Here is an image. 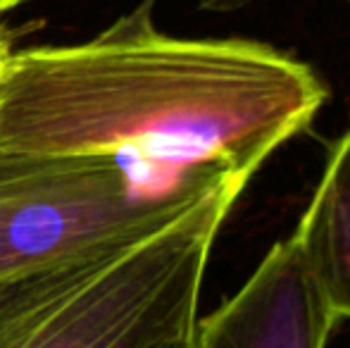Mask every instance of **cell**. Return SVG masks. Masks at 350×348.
Returning <instances> with one entry per match:
<instances>
[{"label": "cell", "instance_id": "277c9868", "mask_svg": "<svg viewBox=\"0 0 350 348\" xmlns=\"http://www.w3.org/2000/svg\"><path fill=\"white\" fill-rule=\"evenodd\" d=\"M338 320L291 234L229 301L196 322L193 348H327Z\"/></svg>", "mask_w": 350, "mask_h": 348}, {"label": "cell", "instance_id": "6da1fadb", "mask_svg": "<svg viewBox=\"0 0 350 348\" xmlns=\"http://www.w3.org/2000/svg\"><path fill=\"white\" fill-rule=\"evenodd\" d=\"M327 98L322 77L291 53L174 36L143 0L88 41L8 53L0 150L107 155L172 189L210 193L248 184Z\"/></svg>", "mask_w": 350, "mask_h": 348}, {"label": "cell", "instance_id": "8992f818", "mask_svg": "<svg viewBox=\"0 0 350 348\" xmlns=\"http://www.w3.org/2000/svg\"><path fill=\"white\" fill-rule=\"evenodd\" d=\"M24 0H0V14L3 12H8V10H12V8H17V5H22Z\"/></svg>", "mask_w": 350, "mask_h": 348}, {"label": "cell", "instance_id": "3957f363", "mask_svg": "<svg viewBox=\"0 0 350 348\" xmlns=\"http://www.w3.org/2000/svg\"><path fill=\"white\" fill-rule=\"evenodd\" d=\"M210 193L172 189L107 155L0 150V279L146 239Z\"/></svg>", "mask_w": 350, "mask_h": 348}, {"label": "cell", "instance_id": "52a82bcc", "mask_svg": "<svg viewBox=\"0 0 350 348\" xmlns=\"http://www.w3.org/2000/svg\"><path fill=\"white\" fill-rule=\"evenodd\" d=\"M184 348H193V344H189V346H184Z\"/></svg>", "mask_w": 350, "mask_h": 348}, {"label": "cell", "instance_id": "ba28073f", "mask_svg": "<svg viewBox=\"0 0 350 348\" xmlns=\"http://www.w3.org/2000/svg\"><path fill=\"white\" fill-rule=\"evenodd\" d=\"M348 3H350V0H348Z\"/></svg>", "mask_w": 350, "mask_h": 348}, {"label": "cell", "instance_id": "5b68a950", "mask_svg": "<svg viewBox=\"0 0 350 348\" xmlns=\"http://www.w3.org/2000/svg\"><path fill=\"white\" fill-rule=\"evenodd\" d=\"M293 239L336 315L350 317V126L329 150Z\"/></svg>", "mask_w": 350, "mask_h": 348}, {"label": "cell", "instance_id": "7a4b0ae2", "mask_svg": "<svg viewBox=\"0 0 350 348\" xmlns=\"http://www.w3.org/2000/svg\"><path fill=\"white\" fill-rule=\"evenodd\" d=\"M245 186H224L146 239L0 279V348H184L217 234Z\"/></svg>", "mask_w": 350, "mask_h": 348}]
</instances>
